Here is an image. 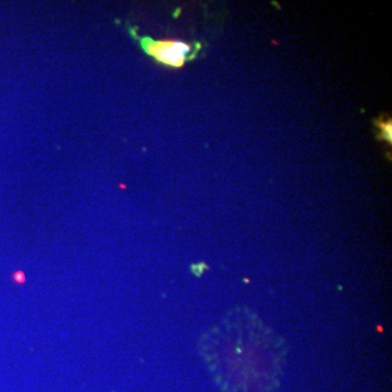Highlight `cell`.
<instances>
[{"label": "cell", "instance_id": "cell-2", "mask_svg": "<svg viewBox=\"0 0 392 392\" xmlns=\"http://www.w3.org/2000/svg\"><path fill=\"white\" fill-rule=\"evenodd\" d=\"M141 44L143 50L157 63L171 68H181L187 61L195 58L201 49L198 43L191 45L181 41H156L150 37H138L132 32Z\"/></svg>", "mask_w": 392, "mask_h": 392}, {"label": "cell", "instance_id": "cell-1", "mask_svg": "<svg viewBox=\"0 0 392 392\" xmlns=\"http://www.w3.org/2000/svg\"><path fill=\"white\" fill-rule=\"evenodd\" d=\"M213 370L225 392H277L284 343L254 314L230 312L210 336Z\"/></svg>", "mask_w": 392, "mask_h": 392}, {"label": "cell", "instance_id": "cell-3", "mask_svg": "<svg viewBox=\"0 0 392 392\" xmlns=\"http://www.w3.org/2000/svg\"><path fill=\"white\" fill-rule=\"evenodd\" d=\"M377 128L379 129V138L380 140H383L391 144L392 142V124H391V119L386 120V121H378L377 122Z\"/></svg>", "mask_w": 392, "mask_h": 392}]
</instances>
